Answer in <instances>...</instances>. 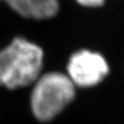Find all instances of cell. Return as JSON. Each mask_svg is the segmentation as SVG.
Masks as SVG:
<instances>
[{
    "label": "cell",
    "instance_id": "3",
    "mask_svg": "<svg viewBox=\"0 0 124 124\" xmlns=\"http://www.w3.org/2000/svg\"><path fill=\"white\" fill-rule=\"evenodd\" d=\"M66 71L75 86L91 87L100 84L108 75L110 68L103 54L84 48L70 55Z\"/></svg>",
    "mask_w": 124,
    "mask_h": 124
},
{
    "label": "cell",
    "instance_id": "4",
    "mask_svg": "<svg viewBox=\"0 0 124 124\" xmlns=\"http://www.w3.org/2000/svg\"><path fill=\"white\" fill-rule=\"evenodd\" d=\"M8 8L18 17L34 21H47L61 11L60 0H4Z\"/></svg>",
    "mask_w": 124,
    "mask_h": 124
},
{
    "label": "cell",
    "instance_id": "2",
    "mask_svg": "<svg viewBox=\"0 0 124 124\" xmlns=\"http://www.w3.org/2000/svg\"><path fill=\"white\" fill-rule=\"evenodd\" d=\"M75 97V85L66 74L49 72L34 82L31 95V111L40 121H50L58 116Z\"/></svg>",
    "mask_w": 124,
    "mask_h": 124
},
{
    "label": "cell",
    "instance_id": "1",
    "mask_svg": "<svg viewBox=\"0 0 124 124\" xmlns=\"http://www.w3.org/2000/svg\"><path fill=\"white\" fill-rule=\"evenodd\" d=\"M44 52L39 44L16 36L0 50V85L8 89L34 84L40 75Z\"/></svg>",
    "mask_w": 124,
    "mask_h": 124
},
{
    "label": "cell",
    "instance_id": "6",
    "mask_svg": "<svg viewBox=\"0 0 124 124\" xmlns=\"http://www.w3.org/2000/svg\"><path fill=\"white\" fill-rule=\"evenodd\" d=\"M1 2H4V0H0V3H1Z\"/></svg>",
    "mask_w": 124,
    "mask_h": 124
},
{
    "label": "cell",
    "instance_id": "5",
    "mask_svg": "<svg viewBox=\"0 0 124 124\" xmlns=\"http://www.w3.org/2000/svg\"><path fill=\"white\" fill-rule=\"evenodd\" d=\"M75 3L84 8H100L104 7L107 0H75Z\"/></svg>",
    "mask_w": 124,
    "mask_h": 124
}]
</instances>
